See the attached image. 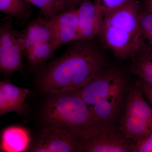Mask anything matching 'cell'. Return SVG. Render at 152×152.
<instances>
[{
  "mask_svg": "<svg viewBox=\"0 0 152 152\" xmlns=\"http://www.w3.org/2000/svg\"><path fill=\"white\" fill-rule=\"evenodd\" d=\"M71 42L64 54L39 72L38 85L44 94L78 91L107 66L104 55L92 41Z\"/></svg>",
  "mask_w": 152,
  "mask_h": 152,
  "instance_id": "6da1fadb",
  "label": "cell"
},
{
  "mask_svg": "<svg viewBox=\"0 0 152 152\" xmlns=\"http://www.w3.org/2000/svg\"><path fill=\"white\" fill-rule=\"evenodd\" d=\"M131 70L140 80L152 85V46L141 45L132 60Z\"/></svg>",
  "mask_w": 152,
  "mask_h": 152,
  "instance_id": "7c38bea8",
  "label": "cell"
},
{
  "mask_svg": "<svg viewBox=\"0 0 152 152\" xmlns=\"http://www.w3.org/2000/svg\"><path fill=\"white\" fill-rule=\"evenodd\" d=\"M121 131L126 139L134 142L148 135L152 132V126L143 120L125 113L121 121Z\"/></svg>",
  "mask_w": 152,
  "mask_h": 152,
  "instance_id": "4fadbf2b",
  "label": "cell"
},
{
  "mask_svg": "<svg viewBox=\"0 0 152 152\" xmlns=\"http://www.w3.org/2000/svg\"><path fill=\"white\" fill-rule=\"evenodd\" d=\"M24 1H25L27 3H28V4L29 0H24Z\"/></svg>",
  "mask_w": 152,
  "mask_h": 152,
  "instance_id": "484cf974",
  "label": "cell"
},
{
  "mask_svg": "<svg viewBox=\"0 0 152 152\" xmlns=\"http://www.w3.org/2000/svg\"><path fill=\"white\" fill-rule=\"evenodd\" d=\"M28 4L37 7L48 20L61 12L59 0H29Z\"/></svg>",
  "mask_w": 152,
  "mask_h": 152,
  "instance_id": "d6986e66",
  "label": "cell"
},
{
  "mask_svg": "<svg viewBox=\"0 0 152 152\" xmlns=\"http://www.w3.org/2000/svg\"><path fill=\"white\" fill-rule=\"evenodd\" d=\"M139 22L141 35V45L152 46V12L140 8Z\"/></svg>",
  "mask_w": 152,
  "mask_h": 152,
  "instance_id": "ac0fdd59",
  "label": "cell"
},
{
  "mask_svg": "<svg viewBox=\"0 0 152 152\" xmlns=\"http://www.w3.org/2000/svg\"><path fill=\"white\" fill-rule=\"evenodd\" d=\"M137 86L141 91L142 94L145 96L149 101L152 109V85L149 84L140 80L138 83Z\"/></svg>",
  "mask_w": 152,
  "mask_h": 152,
  "instance_id": "603a6c76",
  "label": "cell"
},
{
  "mask_svg": "<svg viewBox=\"0 0 152 152\" xmlns=\"http://www.w3.org/2000/svg\"><path fill=\"white\" fill-rule=\"evenodd\" d=\"M0 88L7 101L12 112L23 113L26 110L25 101L30 91L28 89L20 88L8 81L0 82Z\"/></svg>",
  "mask_w": 152,
  "mask_h": 152,
  "instance_id": "9a60e30c",
  "label": "cell"
},
{
  "mask_svg": "<svg viewBox=\"0 0 152 152\" xmlns=\"http://www.w3.org/2000/svg\"><path fill=\"white\" fill-rule=\"evenodd\" d=\"M54 51L51 43L46 42L36 45L24 53L32 65L39 66L51 57Z\"/></svg>",
  "mask_w": 152,
  "mask_h": 152,
  "instance_id": "e0dca14e",
  "label": "cell"
},
{
  "mask_svg": "<svg viewBox=\"0 0 152 152\" xmlns=\"http://www.w3.org/2000/svg\"><path fill=\"white\" fill-rule=\"evenodd\" d=\"M77 10L78 23L75 41H92L99 34L104 14L90 0L83 1Z\"/></svg>",
  "mask_w": 152,
  "mask_h": 152,
  "instance_id": "ba28073f",
  "label": "cell"
},
{
  "mask_svg": "<svg viewBox=\"0 0 152 152\" xmlns=\"http://www.w3.org/2000/svg\"><path fill=\"white\" fill-rule=\"evenodd\" d=\"M0 82H1V81H0Z\"/></svg>",
  "mask_w": 152,
  "mask_h": 152,
  "instance_id": "4316f807",
  "label": "cell"
},
{
  "mask_svg": "<svg viewBox=\"0 0 152 152\" xmlns=\"http://www.w3.org/2000/svg\"><path fill=\"white\" fill-rule=\"evenodd\" d=\"M125 113L143 120L152 126L151 107L146 102L137 85L130 93Z\"/></svg>",
  "mask_w": 152,
  "mask_h": 152,
  "instance_id": "5bb4252c",
  "label": "cell"
},
{
  "mask_svg": "<svg viewBox=\"0 0 152 152\" xmlns=\"http://www.w3.org/2000/svg\"><path fill=\"white\" fill-rule=\"evenodd\" d=\"M147 9L152 12V0H145Z\"/></svg>",
  "mask_w": 152,
  "mask_h": 152,
  "instance_id": "d4e9b609",
  "label": "cell"
},
{
  "mask_svg": "<svg viewBox=\"0 0 152 152\" xmlns=\"http://www.w3.org/2000/svg\"><path fill=\"white\" fill-rule=\"evenodd\" d=\"M11 18L0 24V72L5 75L23 66V34L14 28Z\"/></svg>",
  "mask_w": 152,
  "mask_h": 152,
  "instance_id": "8992f818",
  "label": "cell"
},
{
  "mask_svg": "<svg viewBox=\"0 0 152 152\" xmlns=\"http://www.w3.org/2000/svg\"><path fill=\"white\" fill-rule=\"evenodd\" d=\"M31 137L23 127L12 126L6 128L1 134L0 151L6 152L27 151L29 148Z\"/></svg>",
  "mask_w": 152,
  "mask_h": 152,
  "instance_id": "30bf717a",
  "label": "cell"
},
{
  "mask_svg": "<svg viewBox=\"0 0 152 152\" xmlns=\"http://www.w3.org/2000/svg\"><path fill=\"white\" fill-rule=\"evenodd\" d=\"M132 152H152V132L140 141L132 143Z\"/></svg>",
  "mask_w": 152,
  "mask_h": 152,
  "instance_id": "44dd1931",
  "label": "cell"
},
{
  "mask_svg": "<svg viewBox=\"0 0 152 152\" xmlns=\"http://www.w3.org/2000/svg\"><path fill=\"white\" fill-rule=\"evenodd\" d=\"M61 12L64 11L75 10L85 0H59Z\"/></svg>",
  "mask_w": 152,
  "mask_h": 152,
  "instance_id": "7402d4cb",
  "label": "cell"
},
{
  "mask_svg": "<svg viewBox=\"0 0 152 152\" xmlns=\"http://www.w3.org/2000/svg\"><path fill=\"white\" fill-rule=\"evenodd\" d=\"M49 21L52 29L51 44L55 50L75 41L78 23L77 9L62 12Z\"/></svg>",
  "mask_w": 152,
  "mask_h": 152,
  "instance_id": "9c48e42d",
  "label": "cell"
},
{
  "mask_svg": "<svg viewBox=\"0 0 152 152\" xmlns=\"http://www.w3.org/2000/svg\"><path fill=\"white\" fill-rule=\"evenodd\" d=\"M83 140L51 128H45L28 151L81 152Z\"/></svg>",
  "mask_w": 152,
  "mask_h": 152,
  "instance_id": "52a82bcc",
  "label": "cell"
},
{
  "mask_svg": "<svg viewBox=\"0 0 152 152\" xmlns=\"http://www.w3.org/2000/svg\"><path fill=\"white\" fill-rule=\"evenodd\" d=\"M133 1L134 0H94V2L105 14Z\"/></svg>",
  "mask_w": 152,
  "mask_h": 152,
  "instance_id": "ffe728a7",
  "label": "cell"
},
{
  "mask_svg": "<svg viewBox=\"0 0 152 152\" xmlns=\"http://www.w3.org/2000/svg\"><path fill=\"white\" fill-rule=\"evenodd\" d=\"M10 112H12L10 107L0 88V118Z\"/></svg>",
  "mask_w": 152,
  "mask_h": 152,
  "instance_id": "cb8c5ba5",
  "label": "cell"
},
{
  "mask_svg": "<svg viewBox=\"0 0 152 152\" xmlns=\"http://www.w3.org/2000/svg\"><path fill=\"white\" fill-rule=\"evenodd\" d=\"M122 72L107 66L76 91L84 101L96 124H111L116 116L126 91Z\"/></svg>",
  "mask_w": 152,
  "mask_h": 152,
  "instance_id": "3957f363",
  "label": "cell"
},
{
  "mask_svg": "<svg viewBox=\"0 0 152 152\" xmlns=\"http://www.w3.org/2000/svg\"><path fill=\"white\" fill-rule=\"evenodd\" d=\"M22 34L24 53L36 45L51 43V27L48 19H36L30 23Z\"/></svg>",
  "mask_w": 152,
  "mask_h": 152,
  "instance_id": "8fae6325",
  "label": "cell"
},
{
  "mask_svg": "<svg viewBox=\"0 0 152 152\" xmlns=\"http://www.w3.org/2000/svg\"><path fill=\"white\" fill-rule=\"evenodd\" d=\"M24 0H0V12L9 17L27 20L31 11Z\"/></svg>",
  "mask_w": 152,
  "mask_h": 152,
  "instance_id": "2e32d148",
  "label": "cell"
},
{
  "mask_svg": "<svg viewBox=\"0 0 152 152\" xmlns=\"http://www.w3.org/2000/svg\"><path fill=\"white\" fill-rule=\"evenodd\" d=\"M140 8L138 1L134 0L104 14L98 36L103 46L118 58L132 61L140 50Z\"/></svg>",
  "mask_w": 152,
  "mask_h": 152,
  "instance_id": "7a4b0ae2",
  "label": "cell"
},
{
  "mask_svg": "<svg viewBox=\"0 0 152 152\" xmlns=\"http://www.w3.org/2000/svg\"><path fill=\"white\" fill-rule=\"evenodd\" d=\"M132 143L112 123L96 124L85 136L81 152H131Z\"/></svg>",
  "mask_w": 152,
  "mask_h": 152,
  "instance_id": "5b68a950",
  "label": "cell"
},
{
  "mask_svg": "<svg viewBox=\"0 0 152 152\" xmlns=\"http://www.w3.org/2000/svg\"><path fill=\"white\" fill-rule=\"evenodd\" d=\"M49 95L41 116L45 128H54L84 140L97 124L84 101L76 91Z\"/></svg>",
  "mask_w": 152,
  "mask_h": 152,
  "instance_id": "277c9868",
  "label": "cell"
}]
</instances>
